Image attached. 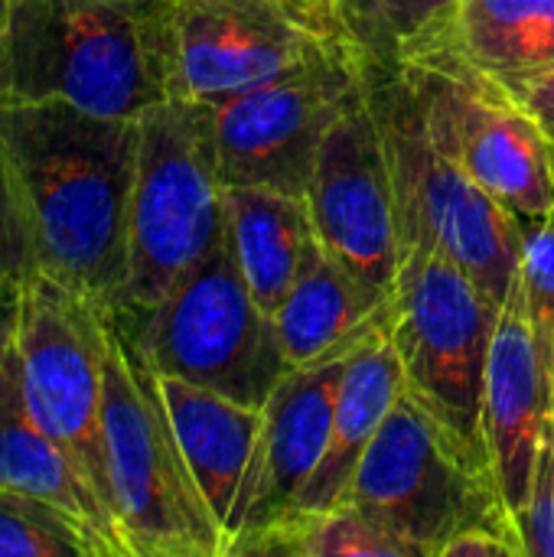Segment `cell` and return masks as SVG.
<instances>
[{
  "label": "cell",
  "instance_id": "15",
  "mask_svg": "<svg viewBox=\"0 0 554 557\" xmlns=\"http://www.w3.org/2000/svg\"><path fill=\"white\" fill-rule=\"evenodd\" d=\"M549 408L552 405L542 385V366L532 336L526 287H522V274H516L509 297L496 317L490 359H487V385H483L487 457L496 486L509 512L516 516V525L529 499L532 470L542 441V421Z\"/></svg>",
  "mask_w": 554,
  "mask_h": 557
},
{
  "label": "cell",
  "instance_id": "14",
  "mask_svg": "<svg viewBox=\"0 0 554 557\" xmlns=\"http://www.w3.org/2000/svg\"><path fill=\"white\" fill-rule=\"evenodd\" d=\"M349 349L294 366L264 401L261 437L225 529V552L232 542L268 529L297 506L327 450Z\"/></svg>",
  "mask_w": 554,
  "mask_h": 557
},
{
  "label": "cell",
  "instance_id": "25",
  "mask_svg": "<svg viewBox=\"0 0 554 557\" xmlns=\"http://www.w3.org/2000/svg\"><path fill=\"white\" fill-rule=\"evenodd\" d=\"M454 7V0H369L362 55L369 62L405 59Z\"/></svg>",
  "mask_w": 554,
  "mask_h": 557
},
{
  "label": "cell",
  "instance_id": "24",
  "mask_svg": "<svg viewBox=\"0 0 554 557\" xmlns=\"http://www.w3.org/2000/svg\"><path fill=\"white\" fill-rule=\"evenodd\" d=\"M522 232H526V242H522L519 274L526 287L545 398L549 405H554V212L549 219L526 222Z\"/></svg>",
  "mask_w": 554,
  "mask_h": 557
},
{
  "label": "cell",
  "instance_id": "28",
  "mask_svg": "<svg viewBox=\"0 0 554 557\" xmlns=\"http://www.w3.org/2000/svg\"><path fill=\"white\" fill-rule=\"evenodd\" d=\"M23 274H26L23 271V258H20V248H16L13 228H10V215H7L3 193H0V297L13 294Z\"/></svg>",
  "mask_w": 554,
  "mask_h": 557
},
{
  "label": "cell",
  "instance_id": "6",
  "mask_svg": "<svg viewBox=\"0 0 554 557\" xmlns=\"http://www.w3.org/2000/svg\"><path fill=\"white\" fill-rule=\"evenodd\" d=\"M496 317L500 304L457 261L424 245L402 248L385 330L402 362L405 395L487 470L483 385Z\"/></svg>",
  "mask_w": 554,
  "mask_h": 557
},
{
  "label": "cell",
  "instance_id": "12",
  "mask_svg": "<svg viewBox=\"0 0 554 557\" xmlns=\"http://www.w3.org/2000/svg\"><path fill=\"white\" fill-rule=\"evenodd\" d=\"M441 147L522 225L554 212V144L503 88L454 65L398 62Z\"/></svg>",
  "mask_w": 554,
  "mask_h": 557
},
{
  "label": "cell",
  "instance_id": "19",
  "mask_svg": "<svg viewBox=\"0 0 554 557\" xmlns=\"http://www.w3.org/2000/svg\"><path fill=\"white\" fill-rule=\"evenodd\" d=\"M0 490L59 506L62 512L85 522L95 535H101L114 557H127L111 512L85 473L29 414L13 346L0 366Z\"/></svg>",
  "mask_w": 554,
  "mask_h": 557
},
{
  "label": "cell",
  "instance_id": "4",
  "mask_svg": "<svg viewBox=\"0 0 554 557\" xmlns=\"http://www.w3.org/2000/svg\"><path fill=\"white\" fill-rule=\"evenodd\" d=\"M104 454L127 557H225V535L186 467L157 375L111 317Z\"/></svg>",
  "mask_w": 554,
  "mask_h": 557
},
{
  "label": "cell",
  "instance_id": "20",
  "mask_svg": "<svg viewBox=\"0 0 554 557\" xmlns=\"http://www.w3.org/2000/svg\"><path fill=\"white\" fill-rule=\"evenodd\" d=\"M382 320L385 300L330 258L320 238L310 242L297 281L274 310V326L291 369L356 346Z\"/></svg>",
  "mask_w": 554,
  "mask_h": 557
},
{
  "label": "cell",
  "instance_id": "10",
  "mask_svg": "<svg viewBox=\"0 0 554 557\" xmlns=\"http://www.w3.org/2000/svg\"><path fill=\"white\" fill-rule=\"evenodd\" d=\"M366 55L343 46L327 59L212 104L222 186L307 196L320 144L362 91Z\"/></svg>",
  "mask_w": 554,
  "mask_h": 557
},
{
  "label": "cell",
  "instance_id": "21",
  "mask_svg": "<svg viewBox=\"0 0 554 557\" xmlns=\"http://www.w3.org/2000/svg\"><path fill=\"white\" fill-rule=\"evenodd\" d=\"M225 235L255 300L274 317L287 297L310 242L317 238L307 196L264 186H225Z\"/></svg>",
  "mask_w": 554,
  "mask_h": 557
},
{
  "label": "cell",
  "instance_id": "27",
  "mask_svg": "<svg viewBox=\"0 0 554 557\" xmlns=\"http://www.w3.org/2000/svg\"><path fill=\"white\" fill-rule=\"evenodd\" d=\"M493 82L554 144V62L535 65V69H519V72H503V75H493Z\"/></svg>",
  "mask_w": 554,
  "mask_h": 557
},
{
  "label": "cell",
  "instance_id": "7",
  "mask_svg": "<svg viewBox=\"0 0 554 557\" xmlns=\"http://www.w3.org/2000/svg\"><path fill=\"white\" fill-rule=\"evenodd\" d=\"M118 326L157 375L212 388L251 408H264L291 372L274 317L255 300L225 225L153 310Z\"/></svg>",
  "mask_w": 554,
  "mask_h": 557
},
{
  "label": "cell",
  "instance_id": "13",
  "mask_svg": "<svg viewBox=\"0 0 554 557\" xmlns=\"http://www.w3.org/2000/svg\"><path fill=\"white\" fill-rule=\"evenodd\" d=\"M307 209L327 255L389 300L402 242L392 170L366 82L320 144L307 183Z\"/></svg>",
  "mask_w": 554,
  "mask_h": 557
},
{
  "label": "cell",
  "instance_id": "23",
  "mask_svg": "<svg viewBox=\"0 0 554 557\" xmlns=\"http://www.w3.org/2000/svg\"><path fill=\"white\" fill-rule=\"evenodd\" d=\"M0 557H114V552L59 506L0 490Z\"/></svg>",
  "mask_w": 554,
  "mask_h": 557
},
{
  "label": "cell",
  "instance_id": "18",
  "mask_svg": "<svg viewBox=\"0 0 554 557\" xmlns=\"http://www.w3.org/2000/svg\"><path fill=\"white\" fill-rule=\"evenodd\" d=\"M398 62L454 65L487 78L554 62V0H454Z\"/></svg>",
  "mask_w": 554,
  "mask_h": 557
},
{
  "label": "cell",
  "instance_id": "16",
  "mask_svg": "<svg viewBox=\"0 0 554 557\" xmlns=\"http://www.w3.org/2000/svg\"><path fill=\"white\" fill-rule=\"evenodd\" d=\"M157 388L186 467L225 535L235 499L255 460L264 408L242 405L229 395L173 375H157Z\"/></svg>",
  "mask_w": 554,
  "mask_h": 557
},
{
  "label": "cell",
  "instance_id": "22",
  "mask_svg": "<svg viewBox=\"0 0 554 557\" xmlns=\"http://www.w3.org/2000/svg\"><path fill=\"white\" fill-rule=\"evenodd\" d=\"M225 557H421L353 503L287 512L268 529L229 545Z\"/></svg>",
  "mask_w": 554,
  "mask_h": 557
},
{
  "label": "cell",
  "instance_id": "17",
  "mask_svg": "<svg viewBox=\"0 0 554 557\" xmlns=\"http://www.w3.org/2000/svg\"><path fill=\"white\" fill-rule=\"evenodd\" d=\"M402 392H405L402 362L382 320L346 356L327 450L291 512H313L343 503L362 454L369 450L372 437L379 434L382 421L389 418Z\"/></svg>",
  "mask_w": 554,
  "mask_h": 557
},
{
  "label": "cell",
  "instance_id": "2",
  "mask_svg": "<svg viewBox=\"0 0 554 557\" xmlns=\"http://www.w3.org/2000/svg\"><path fill=\"white\" fill-rule=\"evenodd\" d=\"M170 98H183L176 0H20L0 36V101L140 121Z\"/></svg>",
  "mask_w": 554,
  "mask_h": 557
},
{
  "label": "cell",
  "instance_id": "3",
  "mask_svg": "<svg viewBox=\"0 0 554 557\" xmlns=\"http://www.w3.org/2000/svg\"><path fill=\"white\" fill-rule=\"evenodd\" d=\"M366 95L392 170L402 248L447 255L503 307L522 261V222L441 147L398 62L366 59Z\"/></svg>",
  "mask_w": 554,
  "mask_h": 557
},
{
  "label": "cell",
  "instance_id": "8",
  "mask_svg": "<svg viewBox=\"0 0 554 557\" xmlns=\"http://www.w3.org/2000/svg\"><path fill=\"white\" fill-rule=\"evenodd\" d=\"M343 503L369 512L421 557H441L451 539L477 525L519 532L493 473L405 392L362 454Z\"/></svg>",
  "mask_w": 554,
  "mask_h": 557
},
{
  "label": "cell",
  "instance_id": "5",
  "mask_svg": "<svg viewBox=\"0 0 554 557\" xmlns=\"http://www.w3.org/2000/svg\"><path fill=\"white\" fill-rule=\"evenodd\" d=\"M212 104L170 98L140 117L131 196V261L114 313L131 323L153 310L225 225Z\"/></svg>",
  "mask_w": 554,
  "mask_h": 557
},
{
  "label": "cell",
  "instance_id": "26",
  "mask_svg": "<svg viewBox=\"0 0 554 557\" xmlns=\"http://www.w3.org/2000/svg\"><path fill=\"white\" fill-rule=\"evenodd\" d=\"M519 535L526 555L554 557V405L545 411L542 421V441H539L529 499L519 516Z\"/></svg>",
  "mask_w": 554,
  "mask_h": 557
},
{
  "label": "cell",
  "instance_id": "1",
  "mask_svg": "<svg viewBox=\"0 0 554 557\" xmlns=\"http://www.w3.org/2000/svg\"><path fill=\"white\" fill-rule=\"evenodd\" d=\"M140 121L69 101H0V193L23 271L114 313L131 261Z\"/></svg>",
  "mask_w": 554,
  "mask_h": 557
},
{
  "label": "cell",
  "instance_id": "29",
  "mask_svg": "<svg viewBox=\"0 0 554 557\" xmlns=\"http://www.w3.org/2000/svg\"><path fill=\"white\" fill-rule=\"evenodd\" d=\"M330 3H333V13H336L343 33L359 49L362 46V33H366V7H369V0H330Z\"/></svg>",
  "mask_w": 554,
  "mask_h": 557
},
{
  "label": "cell",
  "instance_id": "31",
  "mask_svg": "<svg viewBox=\"0 0 554 557\" xmlns=\"http://www.w3.org/2000/svg\"><path fill=\"white\" fill-rule=\"evenodd\" d=\"M307 3H313V7H323V10H330V13H333V3H330V0H307ZM333 16H336V13H333Z\"/></svg>",
  "mask_w": 554,
  "mask_h": 557
},
{
  "label": "cell",
  "instance_id": "9",
  "mask_svg": "<svg viewBox=\"0 0 554 557\" xmlns=\"http://www.w3.org/2000/svg\"><path fill=\"white\" fill-rule=\"evenodd\" d=\"M104 310L39 271L20 277L13 352L26 408L75 460L114 519L104 454Z\"/></svg>",
  "mask_w": 554,
  "mask_h": 557
},
{
  "label": "cell",
  "instance_id": "11",
  "mask_svg": "<svg viewBox=\"0 0 554 557\" xmlns=\"http://www.w3.org/2000/svg\"><path fill=\"white\" fill-rule=\"evenodd\" d=\"M176 46L183 98L216 104L353 42L307 0H176Z\"/></svg>",
  "mask_w": 554,
  "mask_h": 557
},
{
  "label": "cell",
  "instance_id": "30",
  "mask_svg": "<svg viewBox=\"0 0 554 557\" xmlns=\"http://www.w3.org/2000/svg\"><path fill=\"white\" fill-rule=\"evenodd\" d=\"M13 323H16V290L0 297V366L13 346Z\"/></svg>",
  "mask_w": 554,
  "mask_h": 557
}]
</instances>
